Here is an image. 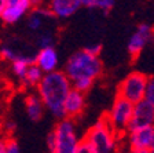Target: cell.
<instances>
[{
	"label": "cell",
	"mask_w": 154,
	"mask_h": 153,
	"mask_svg": "<svg viewBox=\"0 0 154 153\" xmlns=\"http://www.w3.org/2000/svg\"><path fill=\"white\" fill-rule=\"evenodd\" d=\"M36 88L37 97L43 102L44 109H47L54 117L59 120L65 119V99L72 90V83L66 75L62 70L44 75Z\"/></svg>",
	"instance_id": "1"
},
{
	"label": "cell",
	"mask_w": 154,
	"mask_h": 153,
	"mask_svg": "<svg viewBox=\"0 0 154 153\" xmlns=\"http://www.w3.org/2000/svg\"><path fill=\"white\" fill-rule=\"evenodd\" d=\"M62 72L70 81L79 79L96 80L103 72V64L99 57L90 54L85 50H79L66 59Z\"/></svg>",
	"instance_id": "2"
},
{
	"label": "cell",
	"mask_w": 154,
	"mask_h": 153,
	"mask_svg": "<svg viewBox=\"0 0 154 153\" xmlns=\"http://www.w3.org/2000/svg\"><path fill=\"white\" fill-rule=\"evenodd\" d=\"M83 141H85L95 153H116L120 149V138L109 126L106 116L91 126Z\"/></svg>",
	"instance_id": "3"
},
{
	"label": "cell",
	"mask_w": 154,
	"mask_h": 153,
	"mask_svg": "<svg viewBox=\"0 0 154 153\" xmlns=\"http://www.w3.org/2000/svg\"><path fill=\"white\" fill-rule=\"evenodd\" d=\"M52 132V145L50 153H76L80 139L77 137L76 126L72 119H62L57 123Z\"/></svg>",
	"instance_id": "4"
},
{
	"label": "cell",
	"mask_w": 154,
	"mask_h": 153,
	"mask_svg": "<svg viewBox=\"0 0 154 153\" xmlns=\"http://www.w3.org/2000/svg\"><path fill=\"white\" fill-rule=\"evenodd\" d=\"M132 112H134V105L131 102L116 97L112 109L106 116V120L119 138L127 134L129 121L132 119Z\"/></svg>",
	"instance_id": "5"
},
{
	"label": "cell",
	"mask_w": 154,
	"mask_h": 153,
	"mask_svg": "<svg viewBox=\"0 0 154 153\" xmlns=\"http://www.w3.org/2000/svg\"><path fill=\"white\" fill-rule=\"evenodd\" d=\"M147 80L149 77L142 72H131L119 84L117 97L131 102L132 105H136V104L143 101Z\"/></svg>",
	"instance_id": "6"
},
{
	"label": "cell",
	"mask_w": 154,
	"mask_h": 153,
	"mask_svg": "<svg viewBox=\"0 0 154 153\" xmlns=\"http://www.w3.org/2000/svg\"><path fill=\"white\" fill-rule=\"evenodd\" d=\"M32 7L29 0H4V10L0 21L6 25L18 24L21 19L28 17Z\"/></svg>",
	"instance_id": "7"
},
{
	"label": "cell",
	"mask_w": 154,
	"mask_h": 153,
	"mask_svg": "<svg viewBox=\"0 0 154 153\" xmlns=\"http://www.w3.org/2000/svg\"><path fill=\"white\" fill-rule=\"evenodd\" d=\"M146 127H154V106L147 104L146 101H142L134 105V112H132V119L128 126V131Z\"/></svg>",
	"instance_id": "8"
},
{
	"label": "cell",
	"mask_w": 154,
	"mask_h": 153,
	"mask_svg": "<svg viewBox=\"0 0 154 153\" xmlns=\"http://www.w3.org/2000/svg\"><path fill=\"white\" fill-rule=\"evenodd\" d=\"M154 141V127L139 128L127 132V145L128 150L139 152V150H149L150 152Z\"/></svg>",
	"instance_id": "9"
},
{
	"label": "cell",
	"mask_w": 154,
	"mask_h": 153,
	"mask_svg": "<svg viewBox=\"0 0 154 153\" xmlns=\"http://www.w3.org/2000/svg\"><path fill=\"white\" fill-rule=\"evenodd\" d=\"M154 39V29L149 24H140L136 32L132 33L128 40V53L132 57H136L142 53L146 46Z\"/></svg>",
	"instance_id": "10"
},
{
	"label": "cell",
	"mask_w": 154,
	"mask_h": 153,
	"mask_svg": "<svg viewBox=\"0 0 154 153\" xmlns=\"http://www.w3.org/2000/svg\"><path fill=\"white\" fill-rule=\"evenodd\" d=\"M35 64L40 68L44 75L52 73L59 70V54L58 51L52 47H44V48H38V51L35 55Z\"/></svg>",
	"instance_id": "11"
},
{
	"label": "cell",
	"mask_w": 154,
	"mask_h": 153,
	"mask_svg": "<svg viewBox=\"0 0 154 153\" xmlns=\"http://www.w3.org/2000/svg\"><path fill=\"white\" fill-rule=\"evenodd\" d=\"M80 0H48L47 11L58 19H67L80 10Z\"/></svg>",
	"instance_id": "12"
},
{
	"label": "cell",
	"mask_w": 154,
	"mask_h": 153,
	"mask_svg": "<svg viewBox=\"0 0 154 153\" xmlns=\"http://www.w3.org/2000/svg\"><path fill=\"white\" fill-rule=\"evenodd\" d=\"M85 108V94L72 88L65 99L63 112L66 119H76L84 112Z\"/></svg>",
	"instance_id": "13"
},
{
	"label": "cell",
	"mask_w": 154,
	"mask_h": 153,
	"mask_svg": "<svg viewBox=\"0 0 154 153\" xmlns=\"http://www.w3.org/2000/svg\"><path fill=\"white\" fill-rule=\"evenodd\" d=\"M25 108H26V115L32 121H38L44 115V106L37 94H30L26 97L25 99Z\"/></svg>",
	"instance_id": "14"
},
{
	"label": "cell",
	"mask_w": 154,
	"mask_h": 153,
	"mask_svg": "<svg viewBox=\"0 0 154 153\" xmlns=\"http://www.w3.org/2000/svg\"><path fill=\"white\" fill-rule=\"evenodd\" d=\"M47 17H51V14L47 10L43 8H36L32 10L26 17V25L30 32H40L45 24Z\"/></svg>",
	"instance_id": "15"
},
{
	"label": "cell",
	"mask_w": 154,
	"mask_h": 153,
	"mask_svg": "<svg viewBox=\"0 0 154 153\" xmlns=\"http://www.w3.org/2000/svg\"><path fill=\"white\" fill-rule=\"evenodd\" d=\"M32 64H35V57H32V55H21V57H18L10 64V69H11V73L14 75L15 79L22 81L26 70Z\"/></svg>",
	"instance_id": "16"
},
{
	"label": "cell",
	"mask_w": 154,
	"mask_h": 153,
	"mask_svg": "<svg viewBox=\"0 0 154 153\" xmlns=\"http://www.w3.org/2000/svg\"><path fill=\"white\" fill-rule=\"evenodd\" d=\"M43 76H44V73L40 70V68H38L36 64H32L28 68L25 76H23V80L21 83L25 84L26 87H37L38 83L42 81Z\"/></svg>",
	"instance_id": "17"
},
{
	"label": "cell",
	"mask_w": 154,
	"mask_h": 153,
	"mask_svg": "<svg viewBox=\"0 0 154 153\" xmlns=\"http://www.w3.org/2000/svg\"><path fill=\"white\" fill-rule=\"evenodd\" d=\"M21 55H26V54H22L18 48H15L14 46L11 44H3L0 46V59L2 61H6L8 64H11L14 59H17L18 57Z\"/></svg>",
	"instance_id": "18"
},
{
	"label": "cell",
	"mask_w": 154,
	"mask_h": 153,
	"mask_svg": "<svg viewBox=\"0 0 154 153\" xmlns=\"http://www.w3.org/2000/svg\"><path fill=\"white\" fill-rule=\"evenodd\" d=\"M72 83V88L77 90L80 93L85 94L88 90H91V87L94 86L95 80H91V79H79V80H74V81H70Z\"/></svg>",
	"instance_id": "19"
},
{
	"label": "cell",
	"mask_w": 154,
	"mask_h": 153,
	"mask_svg": "<svg viewBox=\"0 0 154 153\" xmlns=\"http://www.w3.org/2000/svg\"><path fill=\"white\" fill-rule=\"evenodd\" d=\"M36 43L40 48L44 47H52V43H54V37H52L51 33L48 32H42L36 39Z\"/></svg>",
	"instance_id": "20"
},
{
	"label": "cell",
	"mask_w": 154,
	"mask_h": 153,
	"mask_svg": "<svg viewBox=\"0 0 154 153\" xmlns=\"http://www.w3.org/2000/svg\"><path fill=\"white\" fill-rule=\"evenodd\" d=\"M143 101L154 106V77H149L147 84H146V90H144V97Z\"/></svg>",
	"instance_id": "21"
},
{
	"label": "cell",
	"mask_w": 154,
	"mask_h": 153,
	"mask_svg": "<svg viewBox=\"0 0 154 153\" xmlns=\"http://www.w3.org/2000/svg\"><path fill=\"white\" fill-rule=\"evenodd\" d=\"M6 153H21L18 142L11 137H6Z\"/></svg>",
	"instance_id": "22"
},
{
	"label": "cell",
	"mask_w": 154,
	"mask_h": 153,
	"mask_svg": "<svg viewBox=\"0 0 154 153\" xmlns=\"http://www.w3.org/2000/svg\"><path fill=\"white\" fill-rule=\"evenodd\" d=\"M116 0H96L95 2V7L96 8L102 10L105 13H109L110 10L114 7Z\"/></svg>",
	"instance_id": "23"
},
{
	"label": "cell",
	"mask_w": 154,
	"mask_h": 153,
	"mask_svg": "<svg viewBox=\"0 0 154 153\" xmlns=\"http://www.w3.org/2000/svg\"><path fill=\"white\" fill-rule=\"evenodd\" d=\"M76 153H95V152H94L92 148L87 144L85 141L81 139L80 144H79V148H77V150H76Z\"/></svg>",
	"instance_id": "24"
},
{
	"label": "cell",
	"mask_w": 154,
	"mask_h": 153,
	"mask_svg": "<svg viewBox=\"0 0 154 153\" xmlns=\"http://www.w3.org/2000/svg\"><path fill=\"white\" fill-rule=\"evenodd\" d=\"M84 50H85L87 53H90V54L99 57V53L102 51V44H99V43H96V44H91V46H88L87 48H84Z\"/></svg>",
	"instance_id": "25"
},
{
	"label": "cell",
	"mask_w": 154,
	"mask_h": 153,
	"mask_svg": "<svg viewBox=\"0 0 154 153\" xmlns=\"http://www.w3.org/2000/svg\"><path fill=\"white\" fill-rule=\"evenodd\" d=\"M6 91H7L6 80L0 76V104H2V101H3L4 97H6Z\"/></svg>",
	"instance_id": "26"
},
{
	"label": "cell",
	"mask_w": 154,
	"mask_h": 153,
	"mask_svg": "<svg viewBox=\"0 0 154 153\" xmlns=\"http://www.w3.org/2000/svg\"><path fill=\"white\" fill-rule=\"evenodd\" d=\"M2 128L6 130L7 132H11V131L15 128V124H14L13 121H8V120H3V124H2Z\"/></svg>",
	"instance_id": "27"
},
{
	"label": "cell",
	"mask_w": 154,
	"mask_h": 153,
	"mask_svg": "<svg viewBox=\"0 0 154 153\" xmlns=\"http://www.w3.org/2000/svg\"><path fill=\"white\" fill-rule=\"evenodd\" d=\"M80 2H81V6L91 8V7H95V2H96V0H80Z\"/></svg>",
	"instance_id": "28"
},
{
	"label": "cell",
	"mask_w": 154,
	"mask_h": 153,
	"mask_svg": "<svg viewBox=\"0 0 154 153\" xmlns=\"http://www.w3.org/2000/svg\"><path fill=\"white\" fill-rule=\"evenodd\" d=\"M0 153H6V137H0Z\"/></svg>",
	"instance_id": "29"
},
{
	"label": "cell",
	"mask_w": 154,
	"mask_h": 153,
	"mask_svg": "<svg viewBox=\"0 0 154 153\" xmlns=\"http://www.w3.org/2000/svg\"><path fill=\"white\" fill-rule=\"evenodd\" d=\"M30 2V4L32 6H36V7H40L42 4H44V2L45 0H29Z\"/></svg>",
	"instance_id": "30"
},
{
	"label": "cell",
	"mask_w": 154,
	"mask_h": 153,
	"mask_svg": "<svg viewBox=\"0 0 154 153\" xmlns=\"http://www.w3.org/2000/svg\"><path fill=\"white\" fill-rule=\"evenodd\" d=\"M4 10V0H0V18H2V14H3Z\"/></svg>",
	"instance_id": "31"
},
{
	"label": "cell",
	"mask_w": 154,
	"mask_h": 153,
	"mask_svg": "<svg viewBox=\"0 0 154 153\" xmlns=\"http://www.w3.org/2000/svg\"><path fill=\"white\" fill-rule=\"evenodd\" d=\"M129 153H150V152H149V150H139V152H131V150H129Z\"/></svg>",
	"instance_id": "32"
},
{
	"label": "cell",
	"mask_w": 154,
	"mask_h": 153,
	"mask_svg": "<svg viewBox=\"0 0 154 153\" xmlns=\"http://www.w3.org/2000/svg\"><path fill=\"white\" fill-rule=\"evenodd\" d=\"M116 153H129V150H124V149H119Z\"/></svg>",
	"instance_id": "33"
},
{
	"label": "cell",
	"mask_w": 154,
	"mask_h": 153,
	"mask_svg": "<svg viewBox=\"0 0 154 153\" xmlns=\"http://www.w3.org/2000/svg\"><path fill=\"white\" fill-rule=\"evenodd\" d=\"M2 124H3V116L0 113V130H2Z\"/></svg>",
	"instance_id": "34"
},
{
	"label": "cell",
	"mask_w": 154,
	"mask_h": 153,
	"mask_svg": "<svg viewBox=\"0 0 154 153\" xmlns=\"http://www.w3.org/2000/svg\"><path fill=\"white\" fill-rule=\"evenodd\" d=\"M150 153H154V141H153V146H151V149H150Z\"/></svg>",
	"instance_id": "35"
}]
</instances>
